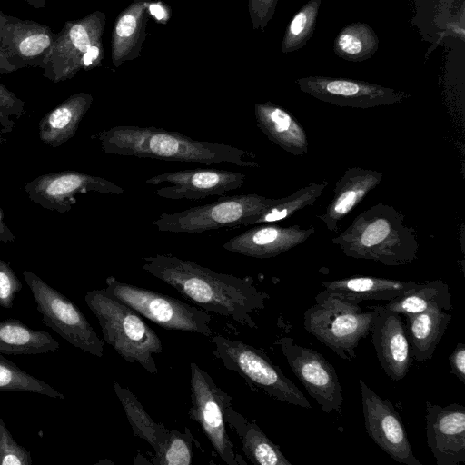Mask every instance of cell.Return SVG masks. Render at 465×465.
Masks as SVG:
<instances>
[{"label": "cell", "mask_w": 465, "mask_h": 465, "mask_svg": "<svg viewBox=\"0 0 465 465\" xmlns=\"http://www.w3.org/2000/svg\"><path fill=\"white\" fill-rule=\"evenodd\" d=\"M143 270L176 290L207 312L256 328L252 316L265 308L269 295L252 278L221 273L173 254L144 257Z\"/></svg>", "instance_id": "cell-1"}, {"label": "cell", "mask_w": 465, "mask_h": 465, "mask_svg": "<svg viewBox=\"0 0 465 465\" xmlns=\"http://www.w3.org/2000/svg\"><path fill=\"white\" fill-rule=\"evenodd\" d=\"M147 2L133 1L115 19L111 39V58L115 67L140 56L146 36Z\"/></svg>", "instance_id": "cell-23"}, {"label": "cell", "mask_w": 465, "mask_h": 465, "mask_svg": "<svg viewBox=\"0 0 465 465\" xmlns=\"http://www.w3.org/2000/svg\"><path fill=\"white\" fill-rule=\"evenodd\" d=\"M0 391L33 392L58 400L65 399L63 393L20 369L2 353H0Z\"/></svg>", "instance_id": "cell-34"}, {"label": "cell", "mask_w": 465, "mask_h": 465, "mask_svg": "<svg viewBox=\"0 0 465 465\" xmlns=\"http://www.w3.org/2000/svg\"><path fill=\"white\" fill-rule=\"evenodd\" d=\"M331 242L348 257L386 266L412 263L420 248L417 232L403 213L382 203L359 213Z\"/></svg>", "instance_id": "cell-3"}, {"label": "cell", "mask_w": 465, "mask_h": 465, "mask_svg": "<svg viewBox=\"0 0 465 465\" xmlns=\"http://www.w3.org/2000/svg\"><path fill=\"white\" fill-rule=\"evenodd\" d=\"M328 184L329 183L325 180L312 183L286 197L278 198L273 205L255 217L251 225L271 223L292 216L297 212L313 204Z\"/></svg>", "instance_id": "cell-33"}, {"label": "cell", "mask_w": 465, "mask_h": 465, "mask_svg": "<svg viewBox=\"0 0 465 465\" xmlns=\"http://www.w3.org/2000/svg\"><path fill=\"white\" fill-rule=\"evenodd\" d=\"M35 9H42L46 5V0H24Z\"/></svg>", "instance_id": "cell-45"}, {"label": "cell", "mask_w": 465, "mask_h": 465, "mask_svg": "<svg viewBox=\"0 0 465 465\" xmlns=\"http://www.w3.org/2000/svg\"><path fill=\"white\" fill-rule=\"evenodd\" d=\"M405 317L411 357L418 362L430 360L451 322V314L444 310L430 309Z\"/></svg>", "instance_id": "cell-27"}, {"label": "cell", "mask_w": 465, "mask_h": 465, "mask_svg": "<svg viewBox=\"0 0 465 465\" xmlns=\"http://www.w3.org/2000/svg\"><path fill=\"white\" fill-rule=\"evenodd\" d=\"M15 236L4 221V213L0 207V242L10 243L15 242Z\"/></svg>", "instance_id": "cell-43"}, {"label": "cell", "mask_w": 465, "mask_h": 465, "mask_svg": "<svg viewBox=\"0 0 465 465\" xmlns=\"http://www.w3.org/2000/svg\"><path fill=\"white\" fill-rule=\"evenodd\" d=\"M23 276L42 315V322L72 346L93 356L104 355V341L99 338L80 309L39 276L25 270Z\"/></svg>", "instance_id": "cell-10"}, {"label": "cell", "mask_w": 465, "mask_h": 465, "mask_svg": "<svg viewBox=\"0 0 465 465\" xmlns=\"http://www.w3.org/2000/svg\"><path fill=\"white\" fill-rule=\"evenodd\" d=\"M245 179V174L231 170L195 168L163 173L146 179L145 183L166 184L154 192L163 198L198 201L239 189Z\"/></svg>", "instance_id": "cell-16"}, {"label": "cell", "mask_w": 465, "mask_h": 465, "mask_svg": "<svg viewBox=\"0 0 465 465\" xmlns=\"http://www.w3.org/2000/svg\"><path fill=\"white\" fill-rule=\"evenodd\" d=\"M2 134H3V133H2V130L0 129V137L2 136Z\"/></svg>", "instance_id": "cell-47"}, {"label": "cell", "mask_w": 465, "mask_h": 465, "mask_svg": "<svg viewBox=\"0 0 465 465\" xmlns=\"http://www.w3.org/2000/svg\"><path fill=\"white\" fill-rule=\"evenodd\" d=\"M190 419L200 425L223 462L227 465L246 464L235 452L227 432L225 411L232 404V396L223 391L195 361L190 362Z\"/></svg>", "instance_id": "cell-11"}, {"label": "cell", "mask_w": 465, "mask_h": 465, "mask_svg": "<svg viewBox=\"0 0 465 465\" xmlns=\"http://www.w3.org/2000/svg\"><path fill=\"white\" fill-rule=\"evenodd\" d=\"M104 291L161 328L213 335L210 314L181 300L143 287L122 282L114 276L105 280Z\"/></svg>", "instance_id": "cell-9"}, {"label": "cell", "mask_w": 465, "mask_h": 465, "mask_svg": "<svg viewBox=\"0 0 465 465\" xmlns=\"http://www.w3.org/2000/svg\"><path fill=\"white\" fill-rule=\"evenodd\" d=\"M147 11L160 23H166L171 16L170 9L162 2H147Z\"/></svg>", "instance_id": "cell-42"}, {"label": "cell", "mask_w": 465, "mask_h": 465, "mask_svg": "<svg viewBox=\"0 0 465 465\" xmlns=\"http://www.w3.org/2000/svg\"><path fill=\"white\" fill-rule=\"evenodd\" d=\"M108 154L164 161L228 163L240 167H259L255 154L216 142L198 141L179 132L155 126L117 125L93 135Z\"/></svg>", "instance_id": "cell-2"}, {"label": "cell", "mask_w": 465, "mask_h": 465, "mask_svg": "<svg viewBox=\"0 0 465 465\" xmlns=\"http://www.w3.org/2000/svg\"><path fill=\"white\" fill-rule=\"evenodd\" d=\"M60 344L45 331L34 330L18 319L0 320V353L35 355L55 352Z\"/></svg>", "instance_id": "cell-28"}, {"label": "cell", "mask_w": 465, "mask_h": 465, "mask_svg": "<svg viewBox=\"0 0 465 465\" xmlns=\"http://www.w3.org/2000/svg\"><path fill=\"white\" fill-rule=\"evenodd\" d=\"M93 100L90 94L76 93L46 113L38 124L41 142L56 148L73 138Z\"/></svg>", "instance_id": "cell-24"}, {"label": "cell", "mask_w": 465, "mask_h": 465, "mask_svg": "<svg viewBox=\"0 0 465 465\" xmlns=\"http://www.w3.org/2000/svg\"><path fill=\"white\" fill-rule=\"evenodd\" d=\"M276 343L292 372L321 409L341 414L342 388L333 366L316 351L294 342L292 337H282Z\"/></svg>", "instance_id": "cell-12"}, {"label": "cell", "mask_w": 465, "mask_h": 465, "mask_svg": "<svg viewBox=\"0 0 465 465\" xmlns=\"http://www.w3.org/2000/svg\"><path fill=\"white\" fill-rule=\"evenodd\" d=\"M258 128L273 143L295 156L308 152L307 134L298 120L284 108L272 102L254 105Z\"/></svg>", "instance_id": "cell-22"}, {"label": "cell", "mask_w": 465, "mask_h": 465, "mask_svg": "<svg viewBox=\"0 0 465 465\" xmlns=\"http://www.w3.org/2000/svg\"><path fill=\"white\" fill-rule=\"evenodd\" d=\"M385 310L399 314H418L430 309L452 310L449 285L441 280L417 282L401 296L381 305Z\"/></svg>", "instance_id": "cell-29"}, {"label": "cell", "mask_w": 465, "mask_h": 465, "mask_svg": "<svg viewBox=\"0 0 465 465\" xmlns=\"http://www.w3.org/2000/svg\"><path fill=\"white\" fill-rule=\"evenodd\" d=\"M84 301L98 321L104 341L127 362L138 363L149 373L156 374L154 355L163 352V345L141 315L104 289L87 292Z\"/></svg>", "instance_id": "cell-4"}, {"label": "cell", "mask_w": 465, "mask_h": 465, "mask_svg": "<svg viewBox=\"0 0 465 465\" xmlns=\"http://www.w3.org/2000/svg\"><path fill=\"white\" fill-rule=\"evenodd\" d=\"M371 307L375 313L370 333L377 359L391 380H402L409 371L411 360L407 329L401 314L385 310L381 305Z\"/></svg>", "instance_id": "cell-19"}, {"label": "cell", "mask_w": 465, "mask_h": 465, "mask_svg": "<svg viewBox=\"0 0 465 465\" xmlns=\"http://www.w3.org/2000/svg\"><path fill=\"white\" fill-rule=\"evenodd\" d=\"M278 0H248V11L254 30L264 31L272 18Z\"/></svg>", "instance_id": "cell-40"}, {"label": "cell", "mask_w": 465, "mask_h": 465, "mask_svg": "<svg viewBox=\"0 0 465 465\" xmlns=\"http://www.w3.org/2000/svg\"><path fill=\"white\" fill-rule=\"evenodd\" d=\"M29 199L41 207L61 213L76 203V195L89 192L122 194L124 189L113 182L78 171H59L39 175L25 185Z\"/></svg>", "instance_id": "cell-14"}, {"label": "cell", "mask_w": 465, "mask_h": 465, "mask_svg": "<svg viewBox=\"0 0 465 465\" xmlns=\"http://www.w3.org/2000/svg\"><path fill=\"white\" fill-rule=\"evenodd\" d=\"M226 423L238 435L242 451L256 465H292L280 450L253 420H247L232 405L225 411Z\"/></svg>", "instance_id": "cell-26"}, {"label": "cell", "mask_w": 465, "mask_h": 465, "mask_svg": "<svg viewBox=\"0 0 465 465\" xmlns=\"http://www.w3.org/2000/svg\"><path fill=\"white\" fill-rule=\"evenodd\" d=\"M5 140L1 136L0 137V143H4Z\"/></svg>", "instance_id": "cell-46"}, {"label": "cell", "mask_w": 465, "mask_h": 465, "mask_svg": "<svg viewBox=\"0 0 465 465\" xmlns=\"http://www.w3.org/2000/svg\"><path fill=\"white\" fill-rule=\"evenodd\" d=\"M381 179L382 173L376 170L346 169L335 183L331 201L316 217L329 232H337L342 220L380 184Z\"/></svg>", "instance_id": "cell-21"}, {"label": "cell", "mask_w": 465, "mask_h": 465, "mask_svg": "<svg viewBox=\"0 0 465 465\" xmlns=\"http://www.w3.org/2000/svg\"><path fill=\"white\" fill-rule=\"evenodd\" d=\"M364 426L369 437L392 460L406 465H422L411 447L407 431L393 404L359 379Z\"/></svg>", "instance_id": "cell-15"}, {"label": "cell", "mask_w": 465, "mask_h": 465, "mask_svg": "<svg viewBox=\"0 0 465 465\" xmlns=\"http://www.w3.org/2000/svg\"><path fill=\"white\" fill-rule=\"evenodd\" d=\"M451 373L465 383V344L459 342L449 356Z\"/></svg>", "instance_id": "cell-41"}, {"label": "cell", "mask_w": 465, "mask_h": 465, "mask_svg": "<svg viewBox=\"0 0 465 465\" xmlns=\"http://www.w3.org/2000/svg\"><path fill=\"white\" fill-rule=\"evenodd\" d=\"M104 12L95 11L83 18L66 21L56 34L43 69V76L53 83L72 79L81 70L101 65L104 58L102 36Z\"/></svg>", "instance_id": "cell-6"}, {"label": "cell", "mask_w": 465, "mask_h": 465, "mask_svg": "<svg viewBox=\"0 0 465 465\" xmlns=\"http://www.w3.org/2000/svg\"><path fill=\"white\" fill-rule=\"evenodd\" d=\"M464 0H414V13L411 20L424 41L434 46L447 36L448 29L455 13Z\"/></svg>", "instance_id": "cell-30"}, {"label": "cell", "mask_w": 465, "mask_h": 465, "mask_svg": "<svg viewBox=\"0 0 465 465\" xmlns=\"http://www.w3.org/2000/svg\"><path fill=\"white\" fill-rule=\"evenodd\" d=\"M22 288L23 284L10 264L0 259V307L13 308L15 294Z\"/></svg>", "instance_id": "cell-39"}, {"label": "cell", "mask_w": 465, "mask_h": 465, "mask_svg": "<svg viewBox=\"0 0 465 465\" xmlns=\"http://www.w3.org/2000/svg\"><path fill=\"white\" fill-rule=\"evenodd\" d=\"M303 314L304 329L340 358L356 357L359 341L370 334L375 311L362 312L358 303L326 290Z\"/></svg>", "instance_id": "cell-5"}, {"label": "cell", "mask_w": 465, "mask_h": 465, "mask_svg": "<svg viewBox=\"0 0 465 465\" xmlns=\"http://www.w3.org/2000/svg\"><path fill=\"white\" fill-rule=\"evenodd\" d=\"M211 337L213 354L227 370L238 373L250 385L280 401L311 409L310 402L300 389L263 351L222 335Z\"/></svg>", "instance_id": "cell-7"}, {"label": "cell", "mask_w": 465, "mask_h": 465, "mask_svg": "<svg viewBox=\"0 0 465 465\" xmlns=\"http://www.w3.org/2000/svg\"><path fill=\"white\" fill-rule=\"evenodd\" d=\"M55 38L56 34L49 26L0 10V45L16 70L43 68Z\"/></svg>", "instance_id": "cell-17"}, {"label": "cell", "mask_w": 465, "mask_h": 465, "mask_svg": "<svg viewBox=\"0 0 465 465\" xmlns=\"http://www.w3.org/2000/svg\"><path fill=\"white\" fill-rule=\"evenodd\" d=\"M114 390L125 412L131 429L135 436L145 440L154 451L164 442L169 430L154 421L137 397L128 389L114 381Z\"/></svg>", "instance_id": "cell-31"}, {"label": "cell", "mask_w": 465, "mask_h": 465, "mask_svg": "<svg viewBox=\"0 0 465 465\" xmlns=\"http://www.w3.org/2000/svg\"><path fill=\"white\" fill-rule=\"evenodd\" d=\"M321 0H309L290 20L282 42L281 51L292 53L304 46L312 36Z\"/></svg>", "instance_id": "cell-35"}, {"label": "cell", "mask_w": 465, "mask_h": 465, "mask_svg": "<svg viewBox=\"0 0 465 465\" xmlns=\"http://www.w3.org/2000/svg\"><path fill=\"white\" fill-rule=\"evenodd\" d=\"M295 84L302 92L341 107L367 109L401 104L410 97L403 91L350 78L306 76Z\"/></svg>", "instance_id": "cell-13"}, {"label": "cell", "mask_w": 465, "mask_h": 465, "mask_svg": "<svg viewBox=\"0 0 465 465\" xmlns=\"http://www.w3.org/2000/svg\"><path fill=\"white\" fill-rule=\"evenodd\" d=\"M15 71H17L16 68L12 64V61L5 52V50L0 45V73L1 74H10Z\"/></svg>", "instance_id": "cell-44"}, {"label": "cell", "mask_w": 465, "mask_h": 465, "mask_svg": "<svg viewBox=\"0 0 465 465\" xmlns=\"http://www.w3.org/2000/svg\"><path fill=\"white\" fill-rule=\"evenodd\" d=\"M25 113V102L0 81V125L3 134L11 133L15 126L12 116L19 119Z\"/></svg>", "instance_id": "cell-38"}, {"label": "cell", "mask_w": 465, "mask_h": 465, "mask_svg": "<svg viewBox=\"0 0 465 465\" xmlns=\"http://www.w3.org/2000/svg\"><path fill=\"white\" fill-rule=\"evenodd\" d=\"M193 435L188 428L183 432L169 430L164 442L155 452L153 463L156 465H191L193 462Z\"/></svg>", "instance_id": "cell-36"}, {"label": "cell", "mask_w": 465, "mask_h": 465, "mask_svg": "<svg viewBox=\"0 0 465 465\" xmlns=\"http://www.w3.org/2000/svg\"><path fill=\"white\" fill-rule=\"evenodd\" d=\"M426 438L437 465L465 462V407L426 401Z\"/></svg>", "instance_id": "cell-18"}, {"label": "cell", "mask_w": 465, "mask_h": 465, "mask_svg": "<svg viewBox=\"0 0 465 465\" xmlns=\"http://www.w3.org/2000/svg\"><path fill=\"white\" fill-rule=\"evenodd\" d=\"M314 232L315 229L312 225L283 227L263 223L233 236L223 247L226 251L252 258H273L303 243Z\"/></svg>", "instance_id": "cell-20"}, {"label": "cell", "mask_w": 465, "mask_h": 465, "mask_svg": "<svg viewBox=\"0 0 465 465\" xmlns=\"http://www.w3.org/2000/svg\"><path fill=\"white\" fill-rule=\"evenodd\" d=\"M277 199L257 193L221 196L216 201L184 211L163 213L153 222L161 232L200 233L223 227L251 225L252 220L273 205Z\"/></svg>", "instance_id": "cell-8"}, {"label": "cell", "mask_w": 465, "mask_h": 465, "mask_svg": "<svg viewBox=\"0 0 465 465\" xmlns=\"http://www.w3.org/2000/svg\"><path fill=\"white\" fill-rule=\"evenodd\" d=\"M379 45V37L369 25L353 22L340 30L334 39L333 51L346 61L361 62L370 59Z\"/></svg>", "instance_id": "cell-32"}, {"label": "cell", "mask_w": 465, "mask_h": 465, "mask_svg": "<svg viewBox=\"0 0 465 465\" xmlns=\"http://www.w3.org/2000/svg\"><path fill=\"white\" fill-rule=\"evenodd\" d=\"M416 282L399 281L372 276H353L335 281H323L324 290L360 304L363 301H391L416 285Z\"/></svg>", "instance_id": "cell-25"}, {"label": "cell", "mask_w": 465, "mask_h": 465, "mask_svg": "<svg viewBox=\"0 0 465 465\" xmlns=\"http://www.w3.org/2000/svg\"><path fill=\"white\" fill-rule=\"evenodd\" d=\"M30 451L17 443L0 418V465H31Z\"/></svg>", "instance_id": "cell-37"}]
</instances>
